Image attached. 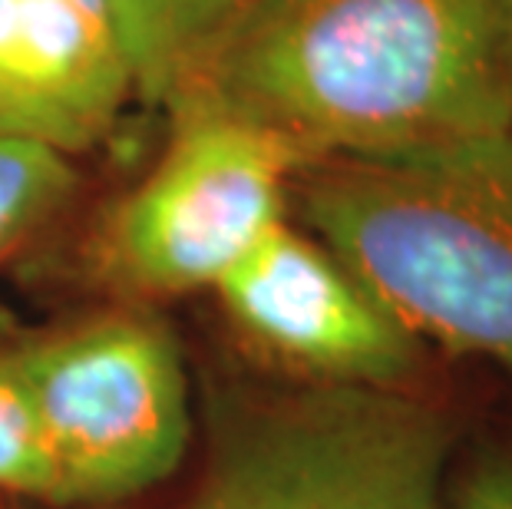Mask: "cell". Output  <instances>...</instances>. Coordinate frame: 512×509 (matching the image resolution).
Wrapping results in <instances>:
<instances>
[{
    "label": "cell",
    "mask_w": 512,
    "mask_h": 509,
    "mask_svg": "<svg viewBox=\"0 0 512 509\" xmlns=\"http://www.w3.org/2000/svg\"><path fill=\"white\" fill-rule=\"evenodd\" d=\"M275 136L304 169L512 126V0H248L166 100Z\"/></svg>",
    "instance_id": "6da1fadb"
},
{
    "label": "cell",
    "mask_w": 512,
    "mask_h": 509,
    "mask_svg": "<svg viewBox=\"0 0 512 509\" xmlns=\"http://www.w3.org/2000/svg\"><path fill=\"white\" fill-rule=\"evenodd\" d=\"M291 199L423 344L512 377V126L430 153L314 162Z\"/></svg>",
    "instance_id": "7a4b0ae2"
},
{
    "label": "cell",
    "mask_w": 512,
    "mask_h": 509,
    "mask_svg": "<svg viewBox=\"0 0 512 509\" xmlns=\"http://www.w3.org/2000/svg\"><path fill=\"white\" fill-rule=\"evenodd\" d=\"M456 440L417 391L298 384L228 420L176 509H440Z\"/></svg>",
    "instance_id": "3957f363"
},
{
    "label": "cell",
    "mask_w": 512,
    "mask_h": 509,
    "mask_svg": "<svg viewBox=\"0 0 512 509\" xmlns=\"http://www.w3.org/2000/svg\"><path fill=\"white\" fill-rule=\"evenodd\" d=\"M60 480L63 503H116L176 473L189 391L172 331L123 308L7 348Z\"/></svg>",
    "instance_id": "277c9868"
},
{
    "label": "cell",
    "mask_w": 512,
    "mask_h": 509,
    "mask_svg": "<svg viewBox=\"0 0 512 509\" xmlns=\"http://www.w3.org/2000/svg\"><path fill=\"white\" fill-rule=\"evenodd\" d=\"M172 139L100 232V272L136 298L212 288L288 222L304 162L238 119L172 113Z\"/></svg>",
    "instance_id": "5b68a950"
},
{
    "label": "cell",
    "mask_w": 512,
    "mask_h": 509,
    "mask_svg": "<svg viewBox=\"0 0 512 509\" xmlns=\"http://www.w3.org/2000/svg\"><path fill=\"white\" fill-rule=\"evenodd\" d=\"M261 361L308 387L413 391L427 344L318 235L281 222L215 285Z\"/></svg>",
    "instance_id": "8992f818"
},
{
    "label": "cell",
    "mask_w": 512,
    "mask_h": 509,
    "mask_svg": "<svg viewBox=\"0 0 512 509\" xmlns=\"http://www.w3.org/2000/svg\"><path fill=\"white\" fill-rule=\"evenodd\" d=\"M136 93L113 0H0V136L76 156Z\"/></svg>",
    "instance_id": "52a82bcc"
},
{
    "label": "cell",
    "mask_w": 512,
    "mask_h": 509,
    "mask_svg": "<svg viewBox=\"0 0 512 509\" xmlns=\"http://www.w3.org/2000/svg\"><path fill=\"white\" fill-rule=\"evenodd\" d=\"M248 0H113L136 93L162 103L182 70Z\"/></svg>",
    "instance_id": "ba28073f"
},
{
    "label": "cell",
    "mask_w": 512,
    "mask_h": 509,
    "mask_svg": "<svg viewBox=\"0 0 512 509\" xmlns=\"http://www.w3.org/2000/svg\"><path fill=\"white\" fill-rule=\"evenodd\" d=\"M76 189L73 159L50 146L0 136V265L17 255Z\"/></svg>",
    "instance_id": "9c48e42d"
},
{
    "label": "cell",
    "mask_w": 512,
    "mask_h": 509,
    "mask_svg": "<svg viewBox=\"0 0 512 509\" xmlns=\"http://www.w3.org/2000/svg\"><path fill=\"white\" fill-rule=\"evenodd\" d=\"M0 493L37 496L60 506L57 467L7 348H0Z\"/></svg>",
    "instance_id": "30bf717a"
},
{
    "label": "cell",
    "mask_w": 512,
    "mask_h": 509,
    "mask_svg": "<svg viewBox=\"0 0 512 509\" xmlns=\"http://www.w3.org/2000/svg\"><path fill=\"white\" fill-rule=\"evenodd\" d=\"M440 509H512V420L456 440L443 470Z\"/></svg>",
    "instance_id": "8fae6325"
}]
</instances>
